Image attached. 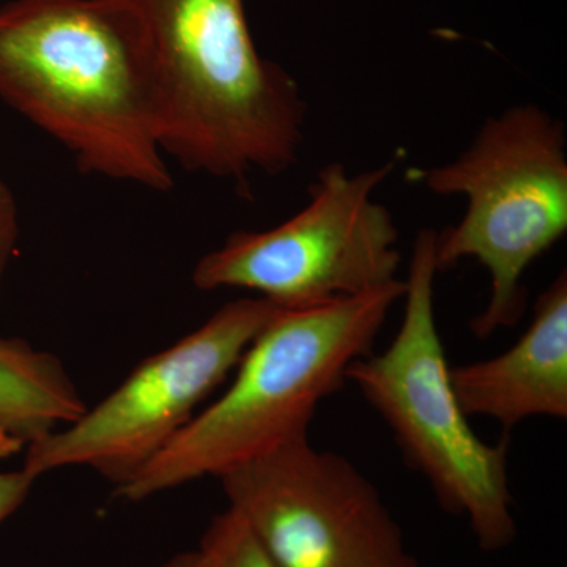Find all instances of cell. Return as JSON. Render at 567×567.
<instances>
[{
  "label": "cell",
  "mask_w": 567,
  "mask_h": 567,
  "mask_svg": "<svg viewBox=\"0 0 567 567\" xmlns=\"http://www.w3.org/2000/svg\"><path fill=\"white\" fill-rule=\"evenodd\" d=\"M0 99L69 148L82 173L173 188L158 66L128 0L0 7Z\"/></svg>",
  "instance_id": "1"
},
{
  "label": "cell",
  "mask_w": 567,
  "mask_h": 567,
  "mask_svg": "<svg viewBox=\"0 0 567 567\" xmlns=\"http://www.w3.org/2000/svg\"><path fill=\"white\" fill-rule=\"evenodd\" d=\"M151 39L164 99L163 152L237 183L286 173L305 140L297 81L257 51L244 0H128Z\"/></svg>",
  "instance_id": "2"
},
{
  "label": "cell",
  "mask_w": 567,
  "mask_h": 567,
  "mask_svg": "<svg viewBox=\"0 0 567 567\" xmlns=\"http://www.w3.org/2000/svg\"><path fill=\"white\" fill-rule=\"evenodd\" d=\"M405 282L305 309H279L235 368L218 401L126 483L117 498L144 502L205 476L219 477L276 447L309 436L319 405L344 385L347 369L371 353L402 300Z\"/></svg>",
  "instance_id": "3"
},
{
  "label": "cell",
  "mask_w": 567,
  "mask_h": 567,
  "mask_svg": "<svg viewBox=\"0 0 567 567\" xmlns=\"http://www.w3.org/2000/svg\"><path fill=\"white\" fill-rule=\"evenodd\" d=\"M436 233L421 230L405 279L401 328L383 352L349 365L346 380L383 417L406 462L439 502L464 516L483 550H502L517 535L507 443L488 445L470 424L450 377L435 319Z\"/></svg>",
  "instance_id": "4"
},
{
  "label": "cell",
  "mask_w": 567,
  "mask_h": 567,
  "mask_svg": "<svg viewBox=\"0 0 567 567\" xmlns=\"http://www.w3.org/2000/svg\"><path fill=\"white\" fill-rule=\"evenodd\" d=\"M440 196L466 199L464 218L436 234L445 271L476 259L491 275V300L472 322L477 338L514 327L527 305L524 276L567 230L565 125L536 104H520L481 126L453 162L420 171Z\"/></svg>",
  "instance_id": "5"
},
{
  "label": "cell",
  "mask_w": 567,
  "mask_h": 567,
  "mask_svg": "<svg viewBox=\"0 0 567 567\" xmlns=\"http://www.w3.org/2000/svg\"><path fill=\"white\" fill-rule=\"evenodd\" d=\"M393 166L352 174L327 164L305 208L274 229L230 235L200 257L194 287L252 290L279 309H305L399 281L398 226L374 199Z\"/></svg>",
  "instance_id": "6"
},
{
  "label": "cell",
  "mask_w": 567,
  "mask_h": 567,
  "mask_svg": "<svg viewBox=\"0 0 567 567\" xmlns=\"http://www.w3.org/2000/svg\"><path fill=\"white\" fill-rule=\"evenodd\" d=\"M278 311L260 297L224 305L197 330L145 358L73 423L28 446L22 466L37 480L87 466L114 487L126 483L193 420Z\"/></svg>",
  "instance_id": "7"
},
{
  "label": "cell",
  "mask_w": 567,
  "mask_h": 567,
  "mask_svg": "<svg viewBox=\"0 0 567 567\" xmlns=\"http://www.w3.org/2000/svg\"><path fill=\"white\" fill-rule=\"evenodd\" d=\"M218 480L279 567H420L374 484L309 436Z\"/></svg>",
  "instance_id": "8"
},
{
  "label": "cell",
  "mask_w": 567,
  "mask_h": 567,
  "mask_svg": "<svg viewBox=\"0 0 567 567\" xmlns=\"http://www.w3.org/2000/svg\"><path fill=\"white\" fill-rule=\"evenodd\" d=\"M450 377L468 417H491L507 431L529 417L566 420V271L539 295L516 344L488 360L450 365Z\"/></svg>",
  "instance_id": "9"
},
{
  "label": "cell",
  "mask_w": 567,
  "mask_h": 567,
  "mask_svg": "<svg viewBox=\"0 0 567 567\" xmlns=\"http://www.w3.org/2000/svg\"><path fill=\"white\" fill-rule=\"evenodd\" d=\"M58 354L0 338V435L18 447L73 423L87 410Z\"/></svg>",
  "instance_id": "10"
},
{
  "label": "cell",
  "mask_w": 567,
  "mask_h": 567,
  "mask_svg": "<svg viewBox=\"0 0 567 567\" xmlns=\"http://www.w3.org/2000/svg\"><path fill=\"white\" fill-rule=\"evenodd\" d=\"M199 551L207 567H279L244 518L230 507L213 518Z\"/></svg>",
  "instance_id": "11"
},
{
  "label": "cell",
  "mask_w": 567,
  "mask_h": 567,
  "mask_svg": "<svg viewBox=\"0 0 567 567\" xmlns=\"http://www.w3.org/2000/svg\"><path fill=\"white\" fill-rule=\"evenodd\" d=\"M20 237V221L13 193L0 177V286Z\"/></svg>",
  "instance_id": "12"
},
{
  "label": "cell",
  "mask_w": 567,
  "mask_h": 567,
  "mask_svg": "<svg viewBox=\"0 0 567 567\" xmlns=\"http://www.w3.org/2000/svg\"><path fill=\"white\" fill-rule=\"evenodd\" d=\"M35 481L24 466L18 472L0 473V525L20 509Z\"/></svg>",
  "instance_id": "13"
},
{
  "label": "cell",
  "mask_w": 567,
  "mask_h": 567,
  "mask_svg": "<svg viewBox=\"0 0 567 567\" xmlns=\"http://www.w3.org/2000/svg\"><path fill=\"white\" fill-rule=\"evenodd\" d=\"M158 567H207V563L200 554L199 548L192 551H183V554L175 555V557L167 559L166 563Z\"/></svg>",
  "instance_id": "14"
}]
</instances>
